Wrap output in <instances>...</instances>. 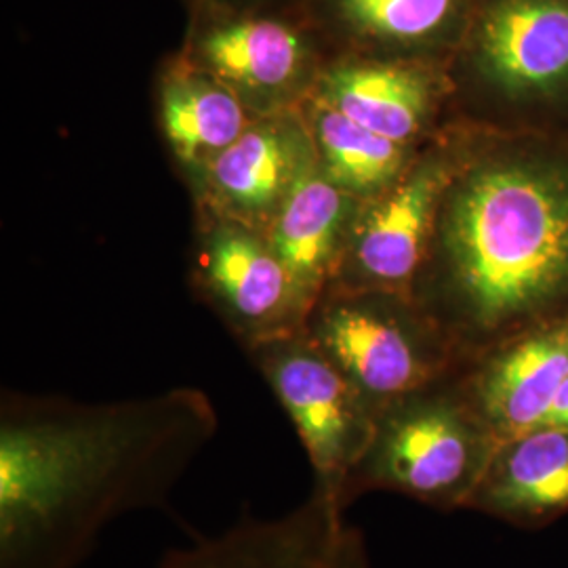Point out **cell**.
Returning a JSON list of instances; mask_svg holds the SVG:
<instances>
[{
    "label": "cell",
    "mask_w": 568,
    "mask_h": 568,
    "mask_svg": "<svg viewBox=\"0 0 568 568\" xmlns=\"http://www.w3.org/2000/svg\"><path fill=\"white\" fill-rule=\"evenodd\" d=\"M217 429L203 394L119 405L7 398L0 568H79L112 520L161 508Z\"/></svg>",
    "instance_id": "6da1fadb"
},
{
    "label": "cell",
    "mask_w": 568,
    "mask_h": 568,
    "mask_svg": "<svg viewBox=\"0 0 568 568\" xmlns=\"http://www.w3.org/2000/svg\"><path fill=\"white\" fill-rule=\"evenodd\" d=\"M440 278L415 302L464 363L568 316V150L499 143L466 161L438 217Z\"/></svg>",
    "instance_id": "7a4b0ae2"
},
{
    "label": "cell",
    "mask_w": 568,
    "mask_h": 568,
    "mask_svg": "<svg viewBox=\"0 0 568 568\" xmlns=\"http://www.w3.org/2000/svg\"><path fill=\"white\" fill-rule=\"evenodd\" d=\"M459 373L377 410L365 453L345 478L344 509L371 490L440 511L467 508L499 440L469 405Z\"/></svg>",
    "instance_id": "3957f363"
},
{
    "label": "cell",
    "mask_w": 568,
    "mask_h": 568,
    "mask_svg": "<svg viewBox=\"0 0 568 568\" xmlns=\"http://www.w3.org/2000/svg\"><path fill=\"white\" fill-rule=\"evenodd\" d=\"M187 13L180 55L224 82L255 116L302 105L331 58L307 9L187 0Z\"/></svg>",
    "instance_id": "277c9868"
},
{
    "label": "cell",
    "mask_w": 568,
    "mask_h": 568,
    "mask_svg": "<svg viewBox=\"0 0 568 568\" xmlns=\"http://www.w3.org/2000/svg\"><path fill=\"white\" fill-rule=\"evenodd\" d=\"M305 335L377 410L466 365L426 310L394 293L352 288L325 293Z\"/></svg>",
    "instance_id": "5b68a950"
},
{
    "label": "cell",
    "mask_w": 568,
    "mask_h": 568,
    "mask_svg": "<svg viewBox=\"0 0 568 568\" xmlns=\"http://www.w3.org/2000/svg\"><path fill=\"white\" fill-rule=\"evenodd\" d=\"M248 352L304 445L312 488L344 509L342 488L371 440L377 408L305 333Z\"/></svg>",
    "instance_id": "8992f818"
},
{
    "label": "cell",
    "mask_w": 568,
    "mask_h": 568,
    "mask_svg": "<svg viewBox=\"0 0 568 568\" xmlns=\"http://www.w3.org/2000/svg\"><path fill=\"white\" fill-rule=\"evenodd\" d=\"M462 164L450 150H429L382 194L366 199L345 251L352 265L342 288L413 300L427 244Z\"/></svg>",
    "instance_id": "52a82bcc"
},
{
    "label": "cell",
    "mask_w": 568,
    "mask_h": 568,
    "mask_svg": "<svg viewBox=\"0 0 568 568\" xmlns=\"http://www.w3.org/2000/svg\"><path fill=\"white\" fill-rule=\"evenodd\" d=\"M453 60L508 102L568 93V0H476Z\"/></svg>",
    "instance_id": "ba28073f"
},
{
    "label": "cell",
    "mask_w": 568,
    "mask_h": 568,
    "mask_svg": "<svg viewBox=\"0 0 568 568\" xmlns=\"http://www.w3.org/2000/svg\"><path fill=\"white\" fill-rule=\"evenodd\" d=\"M159 568H373L365 535L345 511L314 490L281 518H255L243 509L215 537H196L169 549Z\"/></svg>",
    "instance_id": "9c48e42d"
},
{
    "label": "cell",
    "mask_w": 568,
    "mask_h": 568,
    "mask_svg": "<svg viewBox=\"0 0 568 568\" xmlns=\"http://www.w3.org/2000/svg\"><path fill=\"white\" fill-rule=\"evenodd\" d=\"M201 278L211 304L248 347L305 333V302L262 232L217 215L204 239Z\"/></svg>",
    "instance_id": "30bf717a"
},
{
    "label": "cell",
    "mask_w": 568,
    "mask_h": 568,
    "mask_svg": "<svg viewBox=\"0 0 568 568\" xmlns=\"http://www.w3.org/2000/svg\"><path fill=\"white\" fill-rule=\"evenodd\" d=\"M316 163L304 114L286 110L257 116L201 178L215 215L265 234L288 194Z\"/></svg>",
    "instance_id": "8fae6325"
},
{
    "label": "cell",
    "mask_w": 568,
    "mask_h": 568,
    "mask_svg": "<svg viewBox=\"0 0 568 568\" xmlns=\"http://www.w3.org/2000/svg\"><path fill=\"white\" fill-rule=\"evenodd\" d=\"M568 377V316L535 326L467 361L459 379L497 440L546 426Z\"/></svg>",
    "instance_id": "7c38bea8"
},
{
    "label": "cell",
    "mask_w": 568,
    "mask_h": 568,
    "mask_svg": "<svg viewBox=\"0 0 568 568\" xmlns=\"http://www.w3.org/2000/svg\"><path fill=\"white\" fill-rule=\"evenodd\" d=\"M445 63L331 53L312 95L387 140L410 145L447 91Z\"/></svg>",
    "instance_id": "4fadbf2b"
},
{
    "label": "cell",
    "mask_w": 568,
    "mask_h": 568,
    "mask_svg": "<svg viewBox=\"0 0 568 568\" xmlns=\"http://www.w3.org/2000/svg\"><path fill=\"white\" fill-rule=\"evenodd\" d=\"M476 0H312L307 11L331 53L448 61Z\"/></svg>",
    "instance_id": "5bb4252c"
},
{
    "label": "cell",
    "mask_w": 568,
    "mask_h": 568,
    "mask_svg": "<svg viewBox=\"0 0 568 568\" xmlns=\"http://www.w3.org/2000/svg\"><path fill=\"white\" fill-rule=\"evenodd\" d=\"M466 509L523 528L568 514V427H532L499 440Z\"/></svg>",
    "instance_id": "9a60e30c"
},
{
    "label": "cell",
    "mask_w": 568,
    "mask_h": 568,
    "mask_svg": "<svg viewBox=\"0 0 568 568\" xmlns=\"http://www.w3.org/2000/svg\"><path fill=\"white\" fill-rule=\"evenodd\" d=\"M358 199L326 178L316 163L284 201L264 236L307 304L339 274L356 222Z\"/></svg>",
    "instance_id": "2e32d148"
},
{
    "label": "cell",
    "mask_w": 568,
    "mask_h": 568,
    "mask_svg": "<svg viewBox=\"0 0 568 568\" xmlns=\"http://www.w3.org/2000/svg\"><path fill=\"white\" fill-rule=\"evenodd\" d=\"M161 119L164 138L180 163L201 178L257 116L224 82L178 53L161 79Z\"/></svg>",
    "instance_id": "e0dca14e"
},
{
    "label": "cell",
    "mask_w": 568,
    "mask_h": 568,
    "mask_svg": "<svg viewBox=\"0 0 568 568\" xmlns=\"http://www.w3.org/2000/svg\"><path fill=\"white\" fill-rule=\"evenodd\" d=\"M300 108L321 169L331 182L356 199L382 194L410 164L408 145L392 142L347 119L316 95H310Z\"/></svg>",
    "instance_id": "ac0fdd59"
},
{
    "label": "cell",
    "mask_w": 568,
    "mask_h": 568,
    "mask_svg": "<svg viewBox=\"0 0 568 568\" xmlns=\"http://www.w3.org/2000/svg\"><path fill=\"white\" fill-rule=\"evenodd\" d=\"M546 426L568 427V377L567 382L560 387L558 396H556V403H554L551 410H549Z\"/></svg>",
    "instance_id": "d6986e66"
},
{
    "label": "cell",
    "mask_w": 568,
    "mask_h": 568,
    "mask_svg": "<svg viewBox=\"0 0 568 568\" xmlns=\"http://www.w3.org/2000/svg\"><path fill=\"white\" fill-rule=\"evenodd\" d=\"M244 7H267V9H307L312 0H222Z\"/></svg>",
    "instance_id": "ffe728a7"
}]
</instances>
